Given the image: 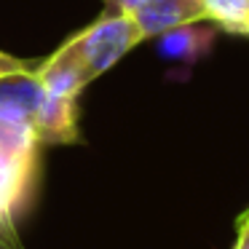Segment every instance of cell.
Wrapping results in <instances>:
<instances>
[{
    "label": "cell",
    "instance_id": "obj_1",
    "mask_svg": "<svg viewBox=\"0 0 249 249\" xmlns=\"http://www.w3.org/2000/svg\"><path fill=\"white\" fill-rule=\"evenodd\" d=\"M65 43L78 56L86 75L94 81L102 72H107L110 67L118 65L134 46H140L142 35L131 14L102 11L89 27L67 38Z\"/></svg>",
    "mask_w": 249,
    "mask_h": 249
},
{
    "label": "cell",
    "instance_id": "obj_2",
    "mask_svg": "<svg viewBox=\"0 0 249 249\" xmlns=\"http://www.w3.org/2000/svg\"><path fill=\"white\" fill-rule=\"evenodd\" d=\"M35 134L40 145H78L81 142V126H78V97L46 91L35 110Z\"/></svg>",
    "mask_w": 249,
    "mask_h": 249
},
{
    "label": "cell",
    "instance_id": "obj_3",
    "mask_svg": "<svg viewBox=\"0 0 249 249\" xmlns=\"http://www.w3.org/2000/svg\"><path fill=\"white\" fill-rule=\"evenodd\" d=\"M220 27L212 24L209 19H198L190 24H179L174 30H166L163 35H158V54L163 59H174L182 65H196L198 59H204L212 49Z\"/></svg>",
    "mask_w": 249,
    "mask_h": 249
},
{
    "label": "cell",
    "instance_id": "obj_4",
    "mask_svg": "<svg viewBox=\"0 0 249 249\" xmlns=\"http://www.w3.org/2000/svg\"><path fill=\"white\" fill-rule=\"evenodd\" d=\"M140 27L142 40L158 38L166 30H174L179 24H190L204 19V8L201 0H150L147 6L131 14Z\"/></svg>",
    "mask_w": 249,
    "mask_h": 249
},
{
    "label": "cell",
    "instance_id": "obj_5",
    "mask_svg": "<svg viewBox=\"0 0 249 249\" xmlns=\"http://www.w3.org/2000/svg\"><path fill=\"white\" fill-rule=\"evenodd\" d=\"M35 75L40 78L46 91L65 94V97H81V91L91 83V78L86 75L83 65L78 62V56L72 54L67 43H62L49 59L38 62Z\"/></svg>",
    "mask_w": 249,
    "mask_h": 249
},
{
    "label": "cell",
    "instance_id": "obj_6",
    "mask_svg": "<svg viewBox=\"0 0 249 249\" xmlns=\"http://www.w3.org/2000/svg\"><path fill=\"white\" fill-rule=\"evenodd\" d=\"M43 94H46V86L35 75V70L3 75L0 78V113L17 115V118H24L33 124L35 110H38Z\"/></svg>",
    "mask_w": 249,
    "mask_h": 249
},
{
    "label": "cell",
    "instance_id": "obj_7",
    "mask_svg": "<svg viewBox=\"0 0 249 249\" xmlns=\"http://www.w3.org/2000/svg\"><path fill=\"white\" fill-rule=\"evenodd\" d=\"M38 177L22 172L14 161H8L6 153L0 150V217L17 220L22 212H27L35 193Z\"/></svg>",
    "mask_w": 249,
    "mask_h": 249
},
{
    "label": "cell",
    "instance_id": "obj_8",
    "mask_svg": "<svg viewBox=\"0 0 249 249\" xmlns=\"http://www.w3.org/2000/svg\"><path fill=\"white\" fill-rule=\"evenodd\" d=\"M204 19L233 35H249V0H201Z\"/></svg>",
    "mask_w": 249,
    "mask_h": 249
},
{
    "label": "cell",
    "instance_id": "obj_9",
    "mask_svg": "<svg viewBox=\"0 0 249 249\" xmlns=\"http://www.w3.org/2000/svg\"><path fill=\"white\" fill-rule=\"evenodd\" d=\"M0 249H24L14 217H0Z\"/></svg>",
    "mask_w": 249,
    "mask_h": 249
},
{
    "label": "cell",
    "instance_id": "obj_10",
    "mask_svg": "<svg viewBox=\"0 0 249 249\" xmlns=\"http://www.w3.org/2000/svg\"><path fill=\"white\" fill-rule=\"evenodd\" d=\"M38 62H27V59H19V56H11L6 51H0V78L3 75H11V72H24V70H35Z\"/></svg>",
    "mask_w": 249,
    "mask_h": 249
},
{
    "label": "cell",
    "instance_id": "obj_11",
    "mask_svg": "<svg viewBox=\"0 0 249 249\" xmlns=\"http://www.w3.org/2000/svg\"><path fill=\"white\" fill-rule=\"evenodd\" d=\"M105 3V11H113V14H134L140 11L142 6H147L150 0H102Z\"/></svg>",
    "mask_w": 249,
    "mask_h": 249
},
{
    "label": "cell",
    "instance_id": "obj_12",
    "mask_svg": "<svg viewBox=\"0 0 249 249\" xmlns=\"http://www.w3.org/2000/svg\"><path fill=\"white\" fill-rule=\"evenodd\" d=\"M233 249H249V209L238 220V238H236V247Z\"/></svg>",
    "mask_w": 249,
    "mask_h": 249
}]
</instances>
